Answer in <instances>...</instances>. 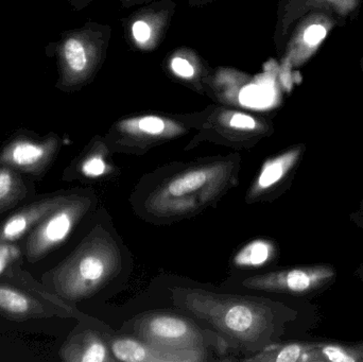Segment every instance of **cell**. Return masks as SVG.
Instances as JSON below:
<instances>
[{"label":"cell","instance_id":"obj_17","mask_svg":"<svg viewBox=\"0 0 363 362\" xmlns=\"http://www.w3.org/2000/svg\"><path fill=\"white\" fill-rule=\"evenodd\" d=\"M27 193L19 172L8 166H0V214L21 203Z\"/></svg>","mask_w":363,"mask_h":362},{"label":"cell","instance_id":"obj_4","mask_svg":"<svg viewBox=\"0 0 363 362\" xmlns=\"http://www.w3.org/2000/svg\"><path fill=\"white\" fill-rule=\"evenodd\" d=\"M89 198L70 195L61 206L43 219L26 240V259L36 263L64 244L91 208Z\"/></svg>","mask_w":363,"mask_h":362},{"label":"cell","instance_id":"obj_18","mask_svg":"<svg viewBox=\"0 0 363 362\" xmlns=\"http://www.w3.org/2000/svg\"><path fill=\"white\" fill-rule=\"evenodd\" d=\"M275 254V247L268 240L257 239L245 244L234 257V264L241 268H257L266 265Z\"/></svg>","mask_w":363,"mask_h":362},{"label":"cell","instance_id":"obj_14","mask_svg":"<svg viewBox=\"0 0 363 362\" xmlns=\"http://www.w3.org/2000/svg\"><path fill=\"white\" fill-rule=\"evenodd\" d=\"M118 130L129 137L145 142L168 140L184 132L183 127L176 121L153 115L125 119L119 123Z\"/></svg>","mask_w":363,"mask_h":362},{"label":"cell","instance_id":"obj_23","mask_svg":"<svg viewBox=\"0 0 363 362\" xmlns=\"http://www.w3.org/2000/svg\"><path fill=\"white\" fill-rule=\"evenodd\" d=\"M21 256V250L15 244H0V276Z\"/></svg>","mask_w":363,"mask_h":362},{"label":"cell","instance_id":"obj_5","mask_svg":"<svg viewBox=\"0 0 363 362\" xmlns=\"http://www.w3.org/2000/svg\"><path fill=\"white\" fill-rule=\"evenodd\" d=\"M134 332L140 339L168 350L206 353L205 337L201 329L187 319L176 315H144L134 323Z\"/></svg>","mask_w":363,"mask_h":362},{"label":"cell","instance_id":"obj_9","mask_svg":"<svg viewBox=\"0 0 363 362\" xmlns=\"http://www.w3.org/2000/svg\"><path fill=\"white\" fill-rule=\"evenodd\" d=\"M111 351L117 361L125 362H199L206 361V353L168 350L135 338L113 340Z\"/></svg>","mask_w":363,"mask_h":362},{"label":"cell","instance_id":"obj_21","mask_svg":"<svg viewBox=\"0 0 363 362\" xmlns=\"http://www.w3.org/2000/svg\"><path fill=\"white\" fill-rule=\"evenodd\" d=\"M132 35L138 46L148 48L153 44L155 30L146 19H138L132 25Z\"/></svg>","mask_w":363,"mask_h":362},{"label":"cell","instance_id":"obj_15","mask_svg":"<svg viewBox=\"0 0 363 362\" xmlns=\"http://www.w3.org/2000/svg\"><path fill=\"white\" fill-rule=\"evenodd\" d=\"M301 153V148H294L264 162L257 178L247 191V200L260 197L283 181L300 159Z\"/></svg>","mask_w":363,"mask_h":362},{"label":"cell","instance_id":"obj_11","mask_svg":"<svg viewBox=\"0 0 363 362\" xmlns=\"http://www.w3.org/2000/svg\"><path fill=\"white\" fill-rule=\"evenodd\" d=\"M53 310L23 289L0 283V315L13 321L46 319Z\"/></svg>","mask_w":363,"mask_h":362},{"label":"cell","instance_id":"obj_7","mask_svg":"<svg viewBox=\"0 0 363 362\" xmlns=\"http://www.w3.org/2000/svg\"><path fill=\"white\" fill-rule=\"evenodd\" d=\"M59 148L60 140L55 135L40 140L15 138L0 151V166H8L19 174L38 176L49 167Z\"/></svg>","mask_w":363,"mask_h":362},{"label":"cell","instance_id":"obj_1","mask_svg":"<svg viewBox=\"0 0 363 362\" xmlns=\"http://www.w3.org/2000/svg\"><path fill=\"white\" fill-rule=\"evenodd\" d=\"M121 269V254L108 232L96 227L52 271L45 274L57 297L82 301L108 284Z\"/></svg>","mask_w":363,"mask_h":362},{"label":"cell","instance_id":"obj_13","mask_svg":"<svg viewBox=\"0 0 363 362\" xmlns=\"http://www.w3.org/2000/svg\"><path fill=\"white\" fill-rule=\"evenodd\" d=\"M60 358L66 362L112 361L110 349L91 329H84L70 336L59 351Z\"/></svg>","mask_w":363,"mask_h":362},{"label":"cell","instance_id":"obj_3","mask_svg":"<svg viewBox=\"0 0 363 362\" xmlns=\"http://www.w3.org/2000/svg\"><path fill=\"white\" fill-rule=\"evenodd\" d=\"M233 170L232 162H216L185 170L149 196L147 210L166 218L198 212L225 191L232 180Z\"/></svg>","mask_w":363,"mask_h":362},{"label":"cell","instance_id":"obj_2","mask_svg":"<svg viewBox=\"0 0 363 362\" xmlns=\"http://www.w3.org/2000/svg\"><path fill=\"white\" fill-rule=\"evenodd\" d=\"M181 293L184 305L192 314L243 346L259 344L270 329V310L257 301L196 289Z\"/></svg>","mask_w":363,"mask_h":362},{"label":"cell","instance_id":"obj_19","mask_svg":"<svg viewBox=\"0 0 363 362\" xmlns=\"http://www.w3.org/2000/svg\"><path fill=\"white\" fill-rule=\"evenodd\" d=\"M108 169L110 165L106 162V149L102 144H96L79 164V171L86 178H100L104 176Z\"/></svg>","mask_w":363,"mask_h":362},{"label":"cell","instance_id":"obj_12","mask_svg":"<svg viewBox=\"0 0 363 362\" xmlns=\"http://www.w3.org/2000/svg\"><path fill=\"white\" fill-rule=\"evenodd\" d=\"M332 21L323 15H313L303 23L290 43L288 63L301 65L311 59L332 29Z\"/></svg>","mask_w":363,"mask_h":362},{"label":"cell","instance_id":"obj_20","mask_svg":"<svg viewBox=\"0 0 363 362\" xmlns=\"http://www.w3.org/2000/svg\"><path fill=\"white\" fill-rule=\"evenodd\" d=\"M220 123L228 129L234 130V131L245 132H257L260 130L262 125L256 120L254 117L245 113L230 112L220 117Z\"/></svg>","mask_w":363,"mask_h":362},{"label":"cell","instance_id":"obj_22","mask_svg":"<svg viewBox=\"0 0 363 362\" xmlns=\"http://www.w3.org/2000/svg\"><path fill=\"white\" fill-rule=\"evenodd\" d=\"M319 349V348H318ZM322 361L334 362H355L359 361V357L355 353L337 346H324L319 349Z\"/></svg>","mask_w":363,"mask_h":362},{"label":"cell","instance_id":"obj_16","mask_svg":"<svg viewBox=\"0 0 363 362\" xmlns=\"http://www.w3.org/2000/svg\"><path fill=\"white\" fill-rule=\"evenodd\" d=\"M319 349L315 346L302 344H281L269 346L255 356L245 361L258 362H308L322 361Z\"/></svg>","mask_w":363,"mask_h":362},{"label":"cell","instance_id":"obj_10","mask_svg":"<svg viewBox=\"0 0 363 362\" xmlns=\"http://www.w3.org/2000/svg\"><path fill=\"white\" fill-rule=\"evenodd\" d=\"M69 196L60 195L46 198L28 204L21 210L11 215L0 225V244H15L25 237L43 219L61 206Z\"/></svg>","mask_w":363,"mask_h":362},{"label":"cell","instance_id":"obj_25","mask_svg":"<svg viewBox=\"0 0 363 362\" xmlns=\"http://www.w3.org/2000/svg\"><path fill=\"white\" fill-rule=\"evenodd\" d=\"M172 69L177 76L184 79H191L194 76V68L191 63L182 57H176L172 61Z\"/></svg>","mask_w":363,"mask_h":362},{"label":"cell","instance_id":"obj_6","mask_svg":"<svg viewBox=\"0 0 363 362\" xmlns=\"http://www.w3.org/2000/svg\"><path fill=\"white\" fill-rule=\"evenodd\" d=\"M334 276L335 270L328 266L296 268L252 276L243 282V286L254 290L302 295L320 288Z\"/></svg>","mask_w":363,"mask_h":362},{"label":"cell","instance_id":"obj_24","mask_svg":"<svg viewBox=\"0 0 363 362\" xmlns=\"http://www.w3.org/2000/svg\"><path fill=\"white\" fill-rule=\"evenodd\" d=\"M318 6H326L330 10L336 11L341 15L349 14L352 11L355 10L356 6L359 4V0H311Z\"/></svg>","mask_w":363,"mask_h":362},{"label":"cell","instance_id":"obj_8","mask_svg":"<svg viewBox=\"0 0 363 362\" xmlns=\"http://www.w3.org/2000/svg\"><path fill=\"white\" fill-rule=\"evenodd\" d=\"M98 48L89 32H74L62 40L59 49L61 86L84 82L97 63Z\"/></svg>","mask_w":363,"mask_h":362}]
</instances>
